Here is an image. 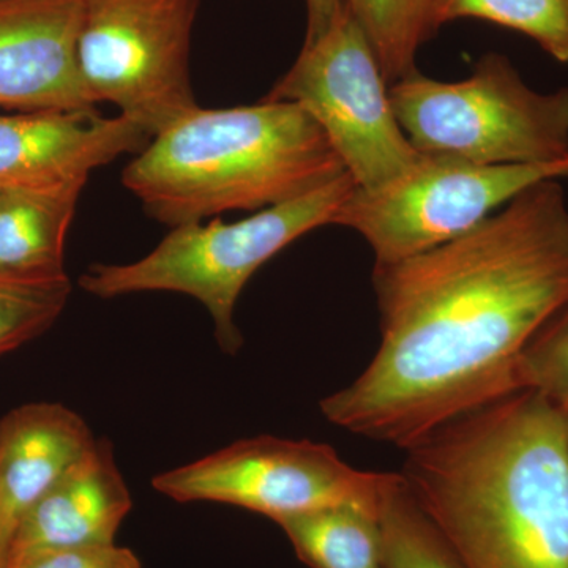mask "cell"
<instances>
[{
	"mask_svg": "<svg viewBox=\"0 0 568 568\" xmlns=\"http://www.w3.org/2000/svg\"><path fill=\"white\" fill-rule=\"evenodd\" d=\"M0 190H2V186H0Z\"/></svg>",
	"mask_w": 568,
	"mask_h": 568,
	"instance_id": "cb8c5ba5",
	"label": "cell"
},
{
	"mask_svg": "<svg viewBox=\"0 0 568 568\" xmlns=\"http://www.w3.org/2000/svg\"><path fill=\"white\" fill-rule=\"evenodd\" d=\"M132 506L111 443L97 440L21 519L9 556L33 549L115 544Z\"/></svg>",
	"mask_w": 568,
	"mask_h": 568,
	"instance_id": "4fadbf2b",
	"label": "cell"
},
{
	"mask_svg": "<svg viewBox=\"0 0 568 568\" xmlns=\"http://www.w3.org/2000/svg\"><path fill=\"white\" fill-rule=\"evenodd\" d=\"M7 562V549L3 547L2 538H0V568L6 567Z\"/></svg>",
	"mask_w": 568,
	"mask_h": 568,
	"instance_id": "603a6c76",
	"label": "cell"
},
{
	"mask_svg": "<svg viewBox=\"0 0 568 568\" xmlns=\"http://www.w3.org/2000/svg\"><path fill=\"white\" fill-rule=\"evenodd\" d=\"M95 443L84 418L59 403H31L0 418V538L7 558L21 519Z\"/></svg>",
	"mask_w": 568,
	"mask_h": 568,
	"instance_id": "7c38bea8",
	"label": "cell"
},
{
	"mask_svg": "<svg viewBox=\"0 0 568 568\" xmlns=\"http://www.w3.org/2000/svg\"><path fill=\"white\" fill-rule=\"evenodd\" d=\"M478 18L525 33L552 59L568 63V0H433L436 29Z\"/></svg>",
	"mask_w": 568,
	"mask_h": 568,
	"instance_id": "ac0fdd59",
	"label": "cell"
},
{
	"mask_svg": "<svg viewBox=\"0 0 568 568\" xmlns=\"http://www.w3.org/2000/svg\"><path fill=\"white\" fill-rule=\"evenodd\" d=\"M200 0H81L78 70L92 102L149 136L197 110L190 52Z\"/></svg>",
	"mask_w": 568,
	"mask_h": 568,
	"instance_id": "8992f818",
	"label": "cell"
},
{
	"mask_svg": "<svg viewBox=\"0 0 568 568\" xmlns=\"http://www.w3.org/2000/svg\"><path fill=\"white\" fill-rule=\"evenodd\" d=\"M407 140L425 156L474 164L547 163L568 156V88L530 89L507 58L487 54L466 80L418 71L388 88Z\"/></svg>",
	"mask_w": 568,
	"mask_h": 568,
	"instance_id": "5b68a950",
	"label": "cell"
},
{
	"mask_svg": "<svg viewBox=\"0 0 568 568\" xmlns=\"http://www.w3.org/2000/svg\"><path fill=\"white\" fill-rule=\"evenodd\" d=\"M372 44L345 6L267 100L304 108L321 126L358 189L376 190L405 175L422 159L403 132Z\"/></svg>",
	"mask_w": 568,
	"mask_h": 568,
	"instance_id": "52a82bcc",
	"label": "cell"
},
{
	"mask_svg": "<svg viewBox=\"0 0 568 568\" xmlns=\"http://www.w3.org/2000/svg\"><path fill=\"white\" fill-rule=\"evenodd\" d=\"M386 477L355 469L327 444L260 436L159 474L152 487L178 503L227 504L278 521L345 504L379 510Z\"/></svg>",
	"mask_w": 568,
	"mask_h": 568,
	"instance_id": "9c48e42d",
	"label": "cell"
},
{
	"mask_svg": "<svg viewBox=\"0 0 568 568\" xmlns=\"http://www.w3.org/2000/svg\"><path fill=\"white\" fill-rule=\"evenodd\" d=\"M84 186L0 190V274L65 276L63 254Z\"/></svg>",
	"mask_w": 568,
	"mask_h": 568,
	"instance_id": "5bb4252c",
	"label": "cell"
},
{
	"mask_svg": "<svg viewBox=\"0 0 568 568\" xmlns=\"http://www.w3.org/2000/svg\"><path fill=\"white\" fill-rule=\"evenodd\" d=\"M347 173L321 126L293 102L197 108L151 138L122 182L171 230L286 203Z\"/></svg>",
	"mask_w": 568,
	"mask_h": 568,
	"instance_id": "3957f363",
	"label": "cell"
},
{
	"mask_svg": "<svg viewBox=\"0 0 568 568\" xmlns=\"http://www.w3.org/2000/svg\"><path fill=\"white\" fill-rule=\"evenodd\" d=\"M81 0H0V108H95L78 70Z\"/></svg>",
	"mask_w": 568,
	"mask_h": 568,
	"instance_id": "8fae6325",
	"label": "cell"
},
{
	"mask_svg": "<svg viewBox=\"0 0 568 568\" xmlns=\"http://www.w3.org/2000/svg\"><path fill=\"white\" fill-rule=\"evenodd\" d=\"M346 0H306L308 7V29L305 41L317 39L345 9Z\"/></svg>",
	"mask_w": 568,
	"mask_h": 568,
	"instance_id": "7402d4cb",
	"label": "cell"
},
{
	"mask_svg": "<svg viewBox=\"0 0 568 568\" xmlns=\"http://www.w3.org/2000/svg\"><path fill=\"white\" fill-rule=\"evenodd\" d=\"M343 173L313 192L252 213L244 220L173 227L159 246L130 264H95L80 278L85 293L102 298L168 291L196 298L207 308L215 338L226 354L244 343L234 308L261 265L298 237L334 224L355 189Z\"/></svg>",
	"mask_w": 568,
	"mask_h": 568,
	"instance_id": "277c9868",
	"label": "cell"
},
{
	"mask_svg": "<svg viewBox=\"0 0 568 568\" xmlns=\"http://www.w3.org/2000/svg\"><path fill=\"white\" fill-rule=\"evenodd\" d=\"M151 136L129 119L73 111L0 112V186H85L89 175L125 153H140Z\"/></svg>",
	"mask_w": 568,
	"mask_h": 568,
	"instance_id": "30bf717a",
	"label": "cell"
},
{
	"mask_svg": "<svg viewBox=\"0 0 568 568\" xmlns=\"http://www.w3.org/2000/svg\"><path fill=\"white\" fill-rule=\"evenodd\" d=\"M514 388L538 392L568 409V308L519 355Z\"/></svg>",
	"mask_w": 568,
	"mask_h": 568,
	"instance_id": "ffe728a7",
	"label": "cell"
},
{
	"mask_svg": "<svg viewBox=\"0 0 568 568\" xmlns=\"http://www.w3.org/2000/svg\"><path fill=\"white\" fill-rule=\"evenodd\" d=\"M386 568H466L418 507L402 474H387L379 503Z\"/></svg>",
	"mask_w": 568,
	"mask_h": 568,
	"instance_id": "2e32d148",
	"label": "cell"
},
{
	"mask_svg": "<svg viewBox=\"0 0 568 568\" xmlns=\"http://www.w3.org/2000/svg\"><path fill=\"white\" fill-rule=\"evenodd\" d=\"M381 346L321 402L331 424L406 450L511 394L519 355L568 308V205L530 186L447 244L373 271Z\"/></svg>",
	"mask_w": 568,
	"mask_h": 568,
	"instance_id": "6da1fadb",
	"label": "cell"
},
{
	"mask_svg": "<svg viewBox=\"0 0 568 568\" xmlns=\"http://www.w3.org/2000/svg\"><path fill=\"white\" fill-rule=\"evenodd\" d=\"M402 477L466 568H568V409L521 388L406 448Z\"/></svg>",
	"mask_w": 568,
	"mask_h": 568,
	"instance_id": "7a4b0ae2",
	"label": "cell"
},
{
	"mask_svg": "<svg viewBox=\"0 0 568 568\" xmlns=\"http://www.w3.org/2000/svg\"><path fill=\"white\" fill-rule=\"evenodd\" d=\"M3 568H142L132 549L115 544L44 548L9 556Z\"/></svg>",
	"mask_w": 568,
	"mask_h": 568,
	"instance_id": "44dd1931",
	"label": "cell"
},
{
	"mask_svg": "<svg viewBox=\"0 0 568 568\" xmlns=\"http://www.w3.org/2000/svg\"><path fill=\"white\" fill-rule=\"evenodd\" d=\"M568 179V156L547 163L474 164L425 156L376 190L355 186L336 226L365 239L376 264H394L469 233L540 182Z\"/></svg>",
	"mask_w": 568,
	"mask_h": 568,
	"instance_id": "ba28073f",
	"label": "cell"
},
{
	"mask_svg": "<svg viewBox=\"0 0 568 568\" xmlns=\"http://www.w3.org/2000/svg\"><path fill=\"white\" fill-rule=\"evenodd\" d=\"M346 6L388 85L417 70L418 48L436 29L433 0H346Z\"/></svg>",
	"mask_w": 568,
	"mask_h": 568,
	"instance_id": "e0dca14e",
	"label": "cell"
},
{
	"mask_svg": "<svg viewBox=\"0 0 568 568\" xmlns=\"http://www.w3.org/2000/svg\"><path fill=\"white\" fill-rule=\"evenodd\" d=\"M69 275L29 278L0 274V357L44 334L65 310Z\"/></svg>",
	"mask_w": 568,
	"mask_h": 568,
	"instance_id": "d6986e66",
	"label": "cell"
},
{
	"mask_svg": "<svg viewBox=\"0 0 568 568\" xmlns=\"http://www.w3.org/2000/svg\"><path fill=\"white\" fill-rule=\"evenodd\" d=\"M275 523L308 567L386 568L379 510L345 504Z\"/></svg>",
	"mask_w": 568,
	"mask_h": 568,
	"instance_id": "9a60e30c",
	"label": "cell"
}]
</instances>
